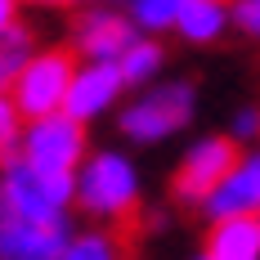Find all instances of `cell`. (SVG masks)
Listing matches in <instances>:
<instances>
[{"label":"cell","mask_w":260,"mask_h":260,"mask_svg":"<svg viewBox=\"0 0 260 260\" xmlns=\"http://www.w3.org/2000/svg\"><path fill=\"white\" fill-rule=\"evenodd\" d=\"M144 202V175L126 153L117 148H99L85 153V161L77 166V207L90 220L104 224H126Z\"/></svg>","instance_id":"cell-1"},{"label":"cell","mask_w":260,"mask_h":260,"mask_svg":"<svg viewBox=\"0 0 260 260\" xmlns=\"http://www.w3.org/2000/svg\"><path fill=\"white\" fill-rule=\"evenodd\" d=\"M0 198L18 220L58 224L68 220V207H77V171H50L14 153L9 161H0Z\"/></svg>","instance_id":"cell-2"},{"label":"cell","mask_w":260,"mask_h":260,"mask_svg":"<svg viewBox=\"0 0 260 260\" xmlns=\"http://www.w3.org/2000/svg\"><path fill=\"white\" fill-rule=\"evenodd\" d=\"M193 112H198V90H193V81H166V85H144L126 108H121V135H126L130 144H144V148H153V144H166V139H175L188 121H193Z\"/></svg>","instance_id":"cell-3"},{"label":"cell","mask_w":260,"mask_h":260,"mask_svg":"<svg viewBox=\"0 0 260 260\" xmlns=\"http://www.w3.org/2000/svg\"><path fill=\"white\" fill-rule=\"evenodd\" d=\"M18 153L36 166H50V171H77L85 153H90V139H85V121H77L72 112H45V117H27L23 126V144Z\"/></svg>","instance_id":"cell-4"},{"label":"cell","mask_w":260,"mask_h":260,"mask_svg":"<svg viewBox=\"0 0 260 260\" xmlns=\"http://www.w3.org/2000/svg\"><path fill=\"white\" fill-rule=\"evenodd\" d=\"M238 144L229 135H202L184 148L180 166H175V180H171V193L175 202L188 211H202V202L211 198V188L224 180V171L234 166Z\"/></svg>","instance_id":"cell-5"},{"label":"cell","mask_w":260,"mask_h":260,"mask_svg":"<svg viewBox=\"0 0 260 260\" xmlns=\"http://www.w3.org/2000/svg\"><path fill=\"white\" fill-rule=\"evenodd\" d=\"M72 72H77V58L68 50H41L23 63V72L14 81V104L23 108V117H45V112H58L63 99H68V85H72Z\"/></svg>","instance_id":"cell-6"},{"label":"cell","mask_w":260,"mask_h":260,"mask_svg":"<svg viewBox=\"0 0 260 260\" xmlns=\"http://www.w3.org/2000/svg\"><path fill=\"white\" fill-rule=\"evenodd\" d=\"M135 41H139V27L117 5H90L77 18V31H72V50L81 58H104V63H117Z\"/></svg>","instance_id":"cell-7"},{"label":"cell","mask_w":260,"mask_h":260,"mask_svg":"<svg viewBox=\"0 0 260 260\" xmlns=\"http://www.w3.org/2000/svg\"><path fill=\"white\" fill-rule=\"evenodd\" d=\"M121 90H126V77H121V68H117V63L85 58V63H77V72H72V85H68L63 112H72L77 121L90 126V121H99L104 112L117 108Z\"/></svg>","instance_id":"cell-8"},{"label":"cell","mask_w":260,"mask_h":260,"mask_svg":"<svg viewBox=\"0 0 260 260\" xmlns=\"http://www.w3.org/2000/svg\"><path fill=\"white\" fill-rule=\"evenodd\" d=\"M256 211H260V148H247L234 157L224 180L211 188V198L202 202V215L220 220V215H256Z\"/></svg>","instance_id":"cell-9"},{"label":"cell","mask_w":260,"mask_h":260,"mask_svg":"<svg viewBox=\"0 0 260 260\" xmlns=\"http://www.w3.org/2000/svg\"><path fill=\"white\" fill-rule=\"evenodd\" d=\"M63 242H68V220L41 224V220L5 215L0 224V260H58Z\"/></svg>","instance_id":"cell-10"},{"label":"cell","mask_w":260,"mask_h":260,"mask_svg":"<svg viewBox=\"0 0 260 260\" xmlns=\"http://www.w3.org/2000/svg\"><path fill=\"white\" fill-rule=\"evenodd\" d=\"M207 256H215V260H260L256 215H220V220H211Z\"/></svg>","instance_id":"cell-11"},{"label":"cell","mask_w":260,"mask_h":260,"mask_svg":"<svg viewBox=\"0 0 260 260\" xmlns=\"http://www.w3.org/2000/svg\"><path fill=\"white\" fill-rule=\"evenodd\" d=\"M229 27H234V0H188L175 23V36L202 50V45L224 41Z\"/></svg>","instance_id":"cell-12"},{"label":"cell","mask_w":260,"mask_h":260,"mask_svg":"<svg viewBox=\"0 0 260 260\" xmlns=\"http://www.w3.org/2000/svg\"><path fill=\"white\" fill-rule=\"evenodd\" d=\"M31 54H36V31L23 18L0 31V94L14 90V81H18V72H23V63Z\"/></svg>","instance_id":"cell-13"},{"label":"cell","mask_w":260,"mask_h":260,"mask_svg":"<svg viewBox=\"0 0 260 260\" xmlns=\"http://www.w3.org/2000/svg\"><path fill=\"white\" fill-rule=\"evenodd\" d=\"M117 68H121L126 85H153V81L161 77V68H166V50L157 45L153 36H144V31H139V41L117 58Z\"/></svg>","instance_id":"cell-14"},{"label":"cell","mask_w":260,"mask_h":260,"mask_svg":"<svg viewBox=\"0 0 260 260\" xmlns=\"http://www.w3.org/2000/svg\"><path fill=\"white\" fill-rule=\"evenodd\" d=\"M58 260H126V247L108 229H81V234H68Z\"/></svg>","instance_id":"cell-15"},{"label":"cell","mask_w":260,"mask_h":260,"mask_svg":"<svg viewBox=\"0 0 260 260\" xmlns=\"http://www.w3.org/2000/svg\"><path fill=\"white\" fill-rule=\"evenodd\" d=\"M184 5L188 0H126V14L144 36H161V31H175Z\"/></svg>","instance_id":"cell-16"},{"label":"cell","mask_w":260,"mask_h":260,"mask_svg":"<svg viewBox=\"0 0 260 260\" xmlns=\"http://www.w3.org/2000/svg\"><path fill=\"white\" fill-rule=\"evenodd\" d=\"M23 108L14 104V94H0V161H9V157L18 153V144H23Z\"/></svg>","instance_id":"cell-17"},{"label":"cell","mask_w":260,"mask_h":260,"mask_svg":"<svg viewBox=\"0 0 260 260\" xmlns=\"http://www.w3.org/2000/svg\"><path fill=\"white\" fill-rule=\"evenodd\" d=\"M229 139H234L238 148L260 139V104H242L234 117H229Z\"/></svg>","instance_id":"cell-18"},{"label":"cell","mask_w":260,"mask_h":260,"mask_svg":"<svg viewBox=\"0 0 260 260\" xmlns=\"http://www.w3.org/2000/svg\"><path fill=\"white\" fill-rule=\"evenodd\" d=\"M234 27L260 45V0H234Z\"/></svg>","instance_id":"cell-19"},{"label":"cell","mask_w":260,"mask_h":260,"mask_svg":"<svg viewBox=\"0 0 260 260\" xmlns=\"http://www.w3.org/2000/svg\"><path fill=\"white\" fill-rule=\"evenodd\" d=\"M9 23H18V0H0V31Z\"/></svg>","instance_id":"cell-20"},{"label":"cell","mask_w":260,"mask_h":260,"mask_svg":"<svg viewBox=\"0 0 260 260\" xmlns=\"http://www.w3.org/2000/svg\"><path fill=\"white\" fill-rule=\"evenodd\" d=\"M90 5H126V0H90Z\"/></svg>","instance_id":"cell-21"},{"label":"cell","mask_w":260,"mask_h":260,"mask_svg":"<svg viewBox=\"0 0 260 260\" xmlns=\"http://www.w3.org/2000/svg\"><path fill=\"white\" fill-rule=\"evenodd\" d=\"M5 215H9V211H5V198H0V224H5Z\"/></svg>","instance_id":"cell-22"},{"label":"cell","mask_w":260,"mask_h":260,"mask_svg":"<svg viewBox=\"0 0 260 260\" xmlns=\"http://www.w3.org/2000/svg\"><path fill=\"white\" fill-rule=\"evenodd\" d=\"M193 260H215V256H207V251H198V256H193Z\"/></svg>","instance_id":"cell-23"},{"label":"cell","mask_w":260,"mask_h":260,"mask_svg":"<svg viewBox=\"0 0 260 260\" xmlns=\"http://www.w3.org/2000/svg\"><path fill=\"white\" fill-rule=\"evenodd\" d=\"M45 5H72V0H45Z\"/></svg>","instance_id":"cell-24"},{"label":"cell","mask_w":260,"mask_h":260,"mask_svg":"<svg viewBox=\"0 0 260 260\" xmlns=\"http://www.w3.org/2000/svg\"><path fill=\"white\" fill-rule=\"evenodd\" d=\"M256 224H260V211H256Z\"/></svg>","instance_id":"cell-25"}]
</instances>
